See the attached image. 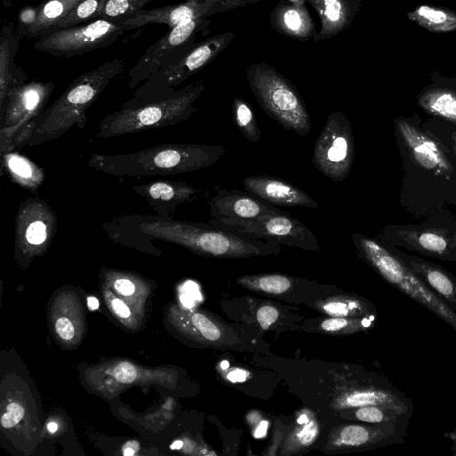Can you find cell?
Returning a JSON list of instances; mask_svg holds the SVG:
<instances>
[{
    "label": "cell",
    "instance_id": "1",
    "mask_svg": "<svg viewBox=\"0 0 456 456\" xmlns=\"http://www.w3.org/2000/svg\"><path fill=\"white\" fill-rule=\"evenodd\" d=\"M116 242L135 243L142 239H159L191 251L216 258H247L277 255L281 245L238 235L209 224L175 220L159 216L125 215L102 224Z\"/></svg>",
    "mask_w": 456,
    "mask_h": 456
},
{
    "label": "cell",
    "instance_id": "2",
    "mask_svg": "<svg viewBox=\"0 0 456 456\" xmlns=\"http://www.w3.org/2000/svg\"><path fill=\"white\" fill-rule=\"evenodd\" d=\"M125 67L126 60L116 57L76 77L59 98L19 132L7 151L53 141L74 126L83 129L87 110Z\"/></svg>",
    "mask_w": 456,
    "mask_h": 456
},
{
    "label": "cell",
    "instance_id": "3",
    "mask_svg": "<svg viewBox=\"0 0 456 456\" xmlns=\"http://www.w3.org/2000/svg\"><path fill=\"white\" fill-rule=\"evenodd\" d=\"M225 154L221 145L165 143L130 153H92L86 166L120 178L167 176L209 167Z\"/></svg>",
    "mask_w": 456,
    "mask_h": 456
},
{
    "label": "cell",
    "instance_id": "4",
    "mask_svg": "<svg viewBox=\"0 0 456 456\" xmlns=\"http://www.w3.org/2000/svg\"><path fill=\"white\" fill-rule=\"evenodd\" d=\"M204 89L203 82L197 81L165 99L116 110L101 120L95 135L108 139L185 122L196 112L195 102Z\"/></svg>",
    "mask_w": 456,
    "mask_h": 456
},
{
    "label": "cell",
    "instance_id": "5",
    "mask_svg": "<svg viewBox=\"0 0 456 456\" xmlns=\"http://www.w3.org/2000/svg\"><path fill=\"white\" fill-rule=\"evenodd\" d=\"M359 256L388 284L423 305L456 331V311L442 300L392 250L360 233L352 234Z\"/></svg>",
    "mask_w": 456,
    "mask_h": 456
},
{
    "label": "cell",
    "instance_id": "6",
    "mask_svg": "<svg viewBox=\"0 0 456 456\" xmlns=\"http://www.w3.org/2000/svg\"><path fill=\"white\" fill-rule=\"evenodd\" d=\"M246 79L260 107L284 129L301 136L312 131L303 97L278 69L266 62L252 63L246 70Z\"/></svg>",
    "mask_w": 456,
    "mask_h": 456
},
{
    "label": "cell",
    "instance_id": "7",
    "mask_svg": "<svg viewBox=\"0 0 456 456\" xmlns=\"http://www.w3.org/2000/svg\"><path fill=\"white\" fill-rule=\"evenodd\" d=\"M234 37L233 32H224L199 42L179 61L162 68L142 82L133 97L120 108H134L174 94L177 86L212 62Z\"/></svg>",
    "mask_w": 456,
    "mask_h": 456
},
{
    "label": "cell",
    "instance_id": "8",
    "mask_svg": "<svg viewBox=\"0 0 456 456\" xmlns=\"http://www.w3.org/2000/svg\"><path fill=\"white\" fill-rule=\"evenodd\" d=\"M210 24L208 18H199L169 28L129 69L127 87L138 86L162 68L179 61L198 44V36L209 34Z\"/></svg>",
    "mask_w": 456,
    "mask_h": 456
},
{
    "label": "cell",
    "instance_id": "9",
    "mask_svg": "<svg viewBox=\"0 0 456 456\" xmlns=\"http://www.w3.org/2000/svg\"><path fill=\"white\" fill-rule=\"evenodd\" d=\"M126 30L118 20L98 19L82 25L50 30L37 38V52L70 58L107 47Z\"/></svg>",
    "mask_w": 456,
    "mask_h": 456
},
{
    "label": "cell",
    "instance_id": "10",
    "mask_svg": "<svg viewBox=\"0 0 456 456\" xmlns=\"http://www.w3.org/2000/svg\"><path fill=\"white\" fill-rule=\"evenodd\" d=\"M214 227L230 232L279 245L299 248L304 250H319L315 234L290 214L265 216L261 219L221 218L208 222Z\"/></svg>",
    "mask_w": 456,
    "mask_h": 456
},
{
    "label": "cell",
    "instance_id": "11",
    "mask_svg": "<svg viewBox=\"0 0 456 456\" xmlns=\"http://www.w3.org/2000/svg\"><path fill=\"white\" fill-rule=\"evenodd\" d=\"M354 159V140L348 118L338 110L331 112L314 150V167L334 182L349 175Z\"/></svg>",
    "mask_w": 456,
    "mask_h": 456
},
{
    "label": "cell",
    "instance_id": "12",
    "mask_svg": "<svg viewBox=\"0 0 456 456\" xmlns=\"http://www.w3.org/2000/svg\"><path fill=\"white\" fill-rule=\"evenodd\" d=\"M52 81H30L12 89L0 105V153L8 151L19 132L45 109L54 89Z\"/></svg>",
    "mask_w": 456,
    "mask_h": 456
},
{
    "label": "cell",
    "instance_id": "13",
    "mask_svg": "<svg viewBox=\"0 0 456 456\" xmlns=\"http://www.w3.org/2000/svg\"><path fill=\"white\" fill-rule=\"evenodd\" d=\"M58 218L53 208L38 197L20 202L15 218V245L22 251L44 250L57 232Z\"/></svg>",
    "mask_w": 456,
    "mask_h": 456
},
{
    "label": "cell",
    "instance_id": "14",
    "mask_svg": "<svg viewBox=\"0 0 456 456\" xmlns=\"http://www.w3.org/2000/svg\"><path fill=\"white\" fill-rule=\"evenodd\" d=\"M407 429L395 423L342 424L330 431L325 451H363L403 444Z\"/></svg>",
    "mask_w": 456,
    "mask_h": 456
},
{
    "label": "cell",
    "instance_id": "15",
    "mask_svg": "<svg viewBox=\"0 0 456 456\" xmlns=\"http://www.w3.org/2000/svg\"><path fill=\"white\" fill-rule=\"evenodd\" d=\"M180 327L188 337L204 345L239 350L245 345L232 326L201 311H180Z\"/></svg>",
    "mask_w": 456,
    "mask_h": 456
},
{
    "label": "cell",
    "instance_id": "16",
    "mask_svg": "<svg viewBox=\"0 0 456 456\" xmlns=\"http://www.w3.org/2000/svg\"><path fill=\"white\" fill-rule=\"evenodd\" d=\"M212 219L237 218L261 219L275 215H288L274 205L269 204L248 191L219 189L208 201Z\"/></svg>",
    "mask_w": 456,
    "mask_h": 456
},
{
    "label": "cell",
    "instance_id": "17",
    "mask_svg": "<svg viewBox=\"0 0 456 456\" xmlns=\"http://www.w3.org/2000/svg\"><path fill=\"white\" fill-rule=\"evenodd\" d=\"M220 0H185V2L141 9L133 15L118 20L126 30L148 24H165L168 28L199 18H207L210 8Z\"/></svg>",
    "mask_w": 456,
    "mask_h": 456
},
{
    "label": "cell",
    "instance_id": "18",
    "mask_svg": "<svg viewBox=\"0 0 456 456\" xmlns=\"http://www.w3.org/2000/svg\"><path fill=\"white\" fill-rule=\"evenodd\" d=\"M132 190L145 199L156 216L172 217L176 208L198 200L204 191L184 181L157 180L134 185Z\"/></svg>",
    "mask_w": 456,
    "mask_h": 456
},
{
    "label": "cell",
    "instance_id": "19",
    "mask_svg": "<svg viewBox=\"0 0 456 456\" xmlns=\"http://www.w3.org/2000/svg\"><path fill=\"white\" fill-rule=\"evenodd\" d=\"M396 126L413 160L426 170L450 179L453 167L441 145L404 119L396 120Z\"/></svg>",
    "mask_w": 456,
    "mask_h": 456
},
{
    "label": "cell",
    "instance_id": "20",
    "mask_svg": "<svg viewBox=\"0 0 456 456\" xmlns=\"http://www.w3.org/2000/svg\"><path fill=\"white\" fill-rule=\"evenodd\" d=\"M413 403L385 378L373 383L350 387L334 397L331 407L345 411L367 405H402Z\"/></svg>",
    "mask_w": 456,
    "mask_h": 456
},
{
    "label": "cell",
    "instance_id": "21",
    "mask_svg": "<svg viewBox=\"0 0 456 456\" xmlns=\"http://www.w3.org/2000/svg\"><path fill=\"white\" fill-rule=\"evenodd\" d=\"M245 191L260 200L284 207L317 208L318 203L289 182L265 175H249L242 180Z\"/></svg>",
    "mask_w": 456,
    "mask_h": 456
},
{
    "label": "cell",
    "instance_id": "22",
    "mask_svg": "<svg viewBox=\"0 0 456 456\" xmlns=\"http://www.w3.org/2000/svg\"><path fill=\"white\" fill-rule=\"evenodd\" d=\"M316 11L321 28L313 40L319 43L348 28L360 12L362 0H306Z\"/></svg>",
    "mask_w": 456,
    "mask_h": 456
},
{
    "label": "cell",
    "instance_id": "23",
    "mask_svg": "<svg viewBox=\"0 0 456 456\" xmlns=\"http://www.w3.org/2000/svg\"><path fill=\"white\" fill-rule=\"evenodd\" d=\"M271 27L277 33L302 42L314 37L316 28L305 5L281 0L271 11Z\"/></svg>",
    "mask_w": 456,
    "mask_h": 456
},
{
    "label": "cell",
    "instance_id": "24",
    "mask_svg": "<svg viewBox=\"0 0 456 456\" xmlns=\"http://www.w3.org/2000/svg\"><path fill=\"white\" fill-rule=\"evenodd\" d=\"M394 252V251H393ZM442 300L456 311V278L444 267L418 256L394 252Z\"/></svg>",
    "mask_w": 456,
    "mask_h": 456
},
{
    "label": "cell",
    "instance_id": "25",
    "mask_svg": "<svg viewBox=\"0 0 456 456\" xmlns=\"http://www.w3.org/2000/svg\"><path fill=\"white\" fill-rule=\"evenodd\" d=\"M21 37L17 28L10 24L3 25L0 35V105L12 89L28 80L24 71L15 63Z\"/></svg>",
    "mask_w": 456,
    "mask_h": 456
},
{
    "label": "cell",
    "instance_id": "26",
    "mask_svg": "<svg viewBox=\"0 0 456 456\" xmlns=\"http://www.w3.org/2000/svg\"><path fill=\"white\" fill-rule=\"evenodd\" d=\"M399 237L403 245L421 254L445 261L456 260V242L442 232H404Z\"/></svg>",
    "mask_w": 456,
    "mask_h": 456
},
{
    "label": "cell",
    "instance_id": "27",
    "mask_svg": "<svg viewBox=\"0 0 456 456\" xmlns=\"http://www.w3.org/2000/svg\"><path fill=\"white\" fill-rule=\"evenodd\" d=\"M319 434L320 423L314 412L307 408L302 409L297 412L295 427L285 437L281 454L292 455L308 449Z\"/></svg>",
    "mask_w": 456,
    "mask_h": 456
},
{
    "label": "cell",
    "instance_id": "28",
    "mask_svg": "<svg viewBox=\"0 0 456 456\" xmlns=\"http://www.w3.org/2000/svg\"><path fill=\"white\" fill-rule=\"evenodd\" d=\"M2 168L5 170L13 183L31 191L37 190L43 183L45 171L15 151H5L1 154Z\"/></svg>",
    "mask_w": 456,
    "mask_h": 456
},
{
    "label": "cell",
    "instance_id": "29",
    "mask_svg": "<svg viewBox=\"0 0 456 456\" xmlns=\"http://www.w3.org/2000/svg\"><path fill=\"white\" fill-rule=\"evenodd\" d=\"M377 321V314L362 317L328 316L309 320L303 324L305 330L331 336H345L371 329Z\"/></svg>",
    "mask_w": 456,
    "mask_h": 456
},
{
    "label": "cell",
    "instance_id": "30",
    "mask_svg": "<svg viewBox=\"0 0 456 456\" xmlns=\"http://www.w3.org/2000/svg\"><path fill=\"white\" fill-rule=\"evenodd\" d=\"M347 416L364 423H395L408 428L413 415V403L402 405H367L346 410Z\"/></svg>",
    "mask_w": 456,
    "mask_h": 456
},
{
    "label": "cell",
    "instance_id": "31",
    "mask_svg": "<svg viewBox=\"0 0 456 456\" xmlns=\"http://www.w3.org/2000/svg\"><path fill=\"white\" fill-rule=\"evenodd\" d=\"M316 308L333 317H362L377 314L376 306L370 300L352 294L329 297L317 302Z\"/></svg>",
    "mask_w": 456,
    "mask_h": 456
},
{
    "label": "cell",
    "instance_id": "32",
    "mask_svg": "<svg viewBox=\"0 0 456 456\" xmlns=\"http://www.w3.org/2000/svg\"><path fill=\"white\" fill-rule=\"evenodd\" d=\"M82 0H45L38 4V16L35 25L24 37L38 38L64 18Z\"/></svg>",
    "mask_w": 456,
    "mask_h": 456
},
{
    "label": "cell",
    "instance_id": "33",
    "mask_svg": "<svg viewBox=\"0 0 456 456\" xmlns=\"http://www.w3.org/2000/svg\"><path fill=\"white\" fill-rule=\"evenodd\" d=\"M407 18L431 32L456 30V12L448 9L422 4L408 12Z\"/></svg>",
    "mask_w": 456,
    "mask_h": 456
},
{
    "label": "cell",
    "instance_id": "34",
    "mask_svg": "<svg viewBox=\"0 0 456 456\" xmlns=\"http://www.w3.org/2000/svg\"><path fill=\"white\" fill-rule=\"evenodd\" d=\"M297 279L281 273H260L243 275L236 279L241 287L256 293L281 296L296 284Z\"/></svg>",
    "mask_w": 456,
    "mask_h": 456
},
{
    "label": "cell",
    "instance_id": "35",
    "mask_svg": "<svg viewBox=\"0 0 456 456\" xmlns=\"http://www.w3.org/2000/svg\"><path fill=\"white\" fill-rule=\"evenodd\" d=\"M419 105L435 116L456 123V92L447 88H430L419 97Z\"/></svg>",
    "mask_w": 456,
    "mask_h": 456
},
{
    "label": "cell",
    "instance_id": "36",
    "mask_svg": "<svg viewBox=\"0 0 456 456\" xmlns=\"http://www.w3.org/2000/svg\"><path fill=\"white\" fill-rule=\"evenodd\" d=\"M105 1L82 0L64 18L53 26L50 30L82 25L100 19V13Z\"/></svg>",
    "mask_w": 456,
    "mask_h": 456
},
{
    "label": "cell",
    "instance_id": "37",
    "mask_svg": "<svg viewBox=\"0 0 456 456\" xmlns=\"http://www.w3.org/2000/svg\"><path fill=\"white\" fill-rule=\"evenodd\" d=\"M232 111L234 122L240 133L249 142H257L260 140L261 133L250 104L236 96L232 101Z\"/></svg>",
    "mask_w": 456,
    "mask_h": 456
},
{
    "label": "cell",
    "instance_id": "38",
    "mask_svg": "<svg viewBox=\"0 0 456 456\" xmlns=\"http://www.w3.org/2000/svg\"><path fill=\"white\" fill-rule=\"evenodd\" d=\"M153 0H106L100 19L120 20L142 9Z\"/></svg>",
    "mask_w": 456,
    "mask_h": 456
},
{
    "label": "cell",
    "instance_id": "39",
    "mask_svg": "<svg viewBox=\"0 0 456 456\" xmlns=\"http://www.w3.org/2000/svg\"><path fill=\"white\" fill-rule=\"evenodd\" d=\"M281 310L269 303L260 304L254 312L255 321L263 330L273 328L281 317Z\"/></svg>",
    "mask_w": 456,
    "mask_h": 456
},
{
    "label": "cell",
    "instance_id": "40",
    "mask_svg": "<svg viewBox=\"0 0 456 456\" xmlns=\"http://www.w3.org/2000/svg\"><path fill=\"white\" fill-rule=\"evenodd\" d=\"M38 16V6H24L18 15V31L22 37L35 25Z\"/></svg>",
    "mask_w": 456,
    "mask_h": 456
},
{
    "label": "cell",
    "instance_id": "41",
    "mask_svg": "<svg viewBox=\"0 0 456 456\" xmlns=\"http://www.w3.org/2000/svg\"><path fill=\"white\" fill-rule=\"evenodd\" d=\"M261 1L262 0H220L210 8L207 13V18L211 15L226 12L237 8L256 4Z\"/></svg>",
    "mask_w": 456,
    "mask_h": 456
},
{
    "label": "cell",
    "instance_id": "42",
    "mask_svg": "<svg viewBox=\"0 0 456 456\" xmlns=\"http://www.w3.org/2000/svg\"><path fill=\"white\" fill-rule=\"evenodd\" d=\"M23 413L24 410L19 403H10L1 418L2 426L6 428L15 426L22 419Z\"/></svg>",
    "mask_w": 456,
    "mask_h": 456
},
{
    "label": "cell",
    "instance_id": "43",
    "mask_svg": "<svg viewBox=\"0 0 456 456\" xmlns=\"http://www.w3.org/2000/svg\"><path fill=\"white\" fill-rule=\"evenodd\" d=\"M55 329L58 335L64 340L71 339L75 333L73 324L68 318L64 317L56 321Z\"/></svg>",
    "mask_w": 456,
    "mask_h": 456
},
{
    "label": "cell",
    "instance_id": "44",
    "mask_svg": "<svg viewBox=\"0 0 456 456\" xmlns=\"http://www.w3.org/2000/svg\"><path fill=\"white\" fill-rule=\"evenodd\" d=\"M223 376L231 382H243L251 377V374L243 369L232 367L230 369H223Z\"/></svg>",
    "mask_w": 456,
    "mask_h": 456
},
{
    "label": "cell",
    "instance_id": "45",
    "mask_svg": "<svg viewBox=\"0 0 456 456\" xmlns=\"http://www.w3.org/2000/svg\"><path fill=\"white\" fill-rule=\"evenodd\" d=\"M115 289L124 296H128L134 293V285L127 279H118L114 283Z\"/></svg>",
    "mask_w": 456,
    "mask_h": 456
},
{
    "label": "cell",
    "instance_id": "46",
    "mask_svg": "<svg viewBox=\"0 0 456 456\" xmlns=\"http://www.w3.org/2000/svg\"><path fill=\"white\" fill-rule=\"evenodd\" d=\"M111 305L118 316L122 318H127L130 315V310L128 306L122 300L118 298L113 299Z\"/></svg>",
    "mask_w": 456,
    "mask_h": 456
},
{
    "label": "cell",
    "instance_id": "47",
    "mask_svg": "<svg viewBox=\"0 0 456 456\" xmlns=\"http://www.w3.org/2000/svg\"><path fill=\"white\" fill-rule=\"evenodd\" d=\"M268 420L263 419L255 428H252V436L255 438L265 437L268 430Z\"/></svg>",
    "mask_w": 456,
    "mask_h": 456
},
{
    "label": "cell",
    "instance_id": "48",
    "mask_svg": "<svg viewBox=\"0 0 456 456\" xmlns=\"http://www.w3.org/2000/svg\"><path fill=\"white\" fill-rule=\"evenodd\" d=\"M262 419V414L258 411H250L246 415V421L251 428H255Z\"/></svg>",
    "mask_w": 456,
    "mask_h": 456
},
{
    "label": "cell",
    "instance_id": "49",
    "mask_svg": "<svg viewBox=\"0 0 456 456\" xmlns=\"http://www.w3.org/2000/svg\"><path fill=\"white\" fill-rule=\"evenodd\" d=\"M444 436L452 442L451 451L452 455H456V426L452 431L445 433Z\"/></svg>",
    "mask_w": 456,
    "mask_h": 456
},
{
    "label": "cell",
    "instance_id": "50",
    "mask_svg": "<svg viewBox=\"0 0 456 456\" xmlns=\"http://www.w3.org/2000/svg\"><path fill=\"white\" fill-rule=\"evenodd\" d=\"M132 442L130 443H127L126 445L124 447V451H123V454L126 455V456H131V455H134L135 453V452L137 451L136 449L134 450L135 448V445H137V444H134V445L132 446Z\"/></svg>",
    "mask_w": 456,
    "mask_h": 456
},
{
    "label": "cell",
    "instance_id": "51",
    "mask_svg": "<svg viewBox=\"0 0 456 456\" xmlns=\"http://www.w3.org/2000/svg\"><path fill=\"white\" fill-rule=\"evenodd\" d=\"M88 306L91 310H95L99 306V302L95 297H90L87 299Z\"/></svg>",
    "mask_w": 456,
    "mask_h": 456
},
{
    "label": "cell",
    "instance_id": "52",
    "mask_svg": "<svg viewBox=\"0 0 456 456\" xmlns=\"http://www.w3.org/2000/svg\"><path fill=\"white\" fill-rule=\"evenodd\" d=\"M182 446H183V442H182V441L177 440V441H175V442L171 444L170 448H171L172 450H178V449H181V448H182Z\"/></svg>",
    "mask_w": 456,
    "mask_h": 456
},
{
    "label": "cell",
    "instance_id": "53",
    "mask_svg": "<svg viewBox=\"0 0 456 456\" xmlns=\"http://www.w3.org/2000/svg\"><path fill=\"white\" fill-rule=\"evenodd\" d=\"M58 428V425L55 423V422H50L48 423L47 425V429L51 432V433H54Z\"/></svg>",
    "mask_w": 456,
    "mask_h": 456
},
{
    "label": "cell",
    "instance_id": "54",
    "mask_svg": "<svg viewBox=\"0 0 456 456\" xmlns=\"http://www.w3.org/2000/svg\"><path fill=\"white\" fill-rule=\"evenodd\" d=\"M287 1L289 2L290 4L297 5V6H303V5H305L306 0H287Z\"/></svg>",
    "mask_w": 456,
    "mask_h": 456
},
{
    "label": "cell",
    "instance_id": "55",
    "mask_svg": "<svg viewBox=\"0 0 456 456\" xmlns=\"http://www.w3.org/2000/svg\"><path fill=\"white\" fill-rule=\"evenodd\" d=\"M452 147L456 152V133L452 134Z\"/></svg>",
    "mask_w": 456,
    "mask_h": 456
},
{
    "label": "cell",
    "instance_id": "56",
    "mask_svg": "<svg viewBox=\"0 0 456 456\" xmlns=\"http://www.w3.org/2000/svg\"><path fill=\"white\" fill-rule=\"evenodd\" d=\"M2 1H3V4H4V7H10L11 6L10 0H2Z\"/></svg>",
    "mask_w": 456,
    "mask_h": 456
}]
</instances>
